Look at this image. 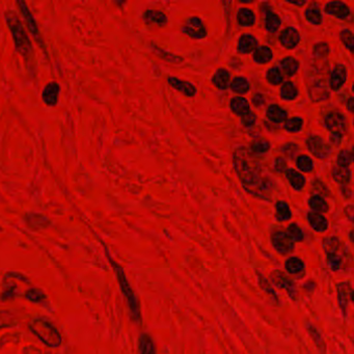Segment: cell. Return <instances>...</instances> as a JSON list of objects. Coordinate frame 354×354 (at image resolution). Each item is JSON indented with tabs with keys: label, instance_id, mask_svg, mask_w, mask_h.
<instances>
[{
	"label": "cell",
	"instance_id": "1",
	"mask_svg": "<svg viewBox=\"0 0 354 354\" xmlns=\"http://www.w3.org/2000/svg\"><path fill=\"white\" fill-rule=\"evenodd\" d=\"M233 165L242 187L250 195L263 200H270L274 183L264 175L263 167L251 158L244 146H238L233 153Z\"/></svg>",
	"mask_w": 354,
	"mask_h": 354
},
{
	"label": "cell",
	"instance_id": "2",
	"mask_svg": "<svg viewBox=\"0 0 354 354\" xmlns=\"http://www.w3.org/2000/svg\"><path fill=\"white\" fill-rule=\"evenodd\" d=\"M30 331L41 342L51 348H58L62 344V335L59 330L43 318H33L29 322Z\"/></svg>",
	"mask_w": 354,
	"mask_h": 354
},
{
	"label": "cell",
	"instance_id": "3",
	"mask_svg": "<svg viewBox=\"0 0 354 354\" xmlns=\"http://www.w3.org/2000/svg\"><path fill=\"white\" fill-rule=\"evenodd\" d=\"M110 263H111V265H113V267H114V269L116 271L121 291H122V293L125 296V299L127 301V305H128L129 310H130V313H131L133 319L135 321L139 322L140 319H141V316H140V308H139L137 297H136L134 291L132 290L131 286H130L123 268L119 264H117L113 259H110Z\"/></svg>",
	"mask_w": 354,
	"mask_h": 354
},
{
	"label": "cell",
	"instance_id": "4",
	"mask_svg": "<svg viewBox=\"0 0 354 354\" xmlns=\"http://www.w3.org/2000/svg\"><path fill=\"white\" fill-rule=\"evenodd\" d=\"M7 22L9 24L10 30L12 32L13 39L15 41L16 48L24 57H28L31 52V43L29 36L26 33L25 27L19 20V18L13 12L7 15Z\"/></svg>",
	"mask_w": 354,
	"mask_h": 354
},
{
	"label": "cell",
	"instance_id": "5",
	"mask_svg": "<svg viewBox=\"0 0 354 354\" xmlns=\"http://www.w3.org/2000/svg\"><path fill=\"white\" fill-rule=\"evenodd\" d=\"M182 32L194 40H201L207 36V27L200 18L192 16L185 21L181 28Z\"/></svg>",
	"mask_w": 354,
	"mask_h": 354
},
{
	"label": "cell",
	"instance_id": "6",
	"mask_svg": "<svg viewBox=\"0 0 354 354\" xmlns=\"http://www.w3.org/2000/svg\"><path fill=\"white\" fill-rule=\"evenodd\" d=\"M309 151L317 158L326 159L331 155V146L319 135H310L306 140Z\"/></svg>",
	"mask_w": 354,
	"mask_h": 354
},
{
	"label": "cell",
	"instance_id": "7",
	"mask_svg": "<svg viewBox=\"0 0 354 354\" xmlns=\"http://www.w3.org/2000/svg\"><path fill=\"white\" fill-rule=\"evenodd\" d=\"M324 126L330 133L345 134L348 130V121L339 111H331L324 118Z\"/></svg>",
	"mask_w": 354,
	"mask_h": 354
},
{
	"label": "cell",
	"instance_id": "8",
	"mask_svg": "<svg viewBox=\"0 0 354 354\" xmlns=\"http://www.w3.org/2000/svg\"><path fill=\"white\" fill-rule=\"evenodd\" d=\"M271 242L274 249L282 255L291 252L295 246L294 240L288 235V233L283 231L274 232L271 236Z\"/></svg>",
	"mask_w": 354,
	"mask_h": 354
},
{
	"label": "cell",
	"instance_id": "9",
	"mask_svg": "<svg viewBox=\"0 0 354 354\" xmlns=\"http://www.w3.org/2000/svg\"><path fill=\"white\" fill-rule=\"evenodd\" d=\"M348 78V70L343 64H335L329 74V86L333 90H339L344 86Z\"/></svg>",
	"mask_w": 354,
	"mask_h": 354
},
{
	"label": "cell",
	"instance_id": "10",
	"mask_svg": "<svg viewBox=\"0 0 354 354\" xmlns=\"http://www.w3.org/2000/svg\"><path fill=\"white\" fill-rule=\"evenodd\" d=\"M279 42L286 49H294L300 42V34L295 27H286L279 34Z\"/></svg>",
	"mask_w": 354,
	"mask_h": 354
},
{
	"label": "cell",
	"instance_id": "11",
	"mask_svg": "<svg viewBox=\"0 0 354 354\" xmlns=\"http://www.w3.org/2000/svg\"><path fill=\"white\" fill-rule=\"evenodd\" d=\"M323 248L326 254H340L345 257L349 254L348 247L338 237L334 236L323 239Z\"/></svg>",
	"mask_w": 354,
	"mask_h": 354
},
{
	"label": "cell",
	"instance_id": "12",
	"mask_svg": "<svg viewBox=\"0 0 354 354\" xmlns=\"http://www.w3.org/2000/svg\"><path fill=\"white\" fill-rule=\"evenodd\" d=\"M337 292H338V301H339V306L342 310V312L347 314L348 311V306L351 302V298H352V286L350 283L348 282H343L340 283L337 286Z\"/></svg>",
	"mask_w": 354,
	"mask_h": 354
},
{
	"label": "cell",
	"instance_id": "13",
	"mask_svg": "<svg viewBox=\"0 0 354 354\" xmlns=\"http://www.w3.org/2000/svg\"><path fill=\"white\" fill-rule=\"evenodd\" d=\"M167 82H169L172 87L182 92L186 97L193 98L196 95V87L189 81H185L177 77H169L167 78Z\"/></svg>",
	"mask_w": 354,
	"mask_h": 354
},
{
	"label": "cell",
	"instance_id": "14",
	"mask_svg": "<svg viewBox=\"0 0 354 354\" xmlns=\"http://www.w3.org/2000/svg\"><path fill=\"white\" fill-rule=\"evenodd\" d=\"M324 11L326 14L332 15L334 17L339 18V19H347L351 14L350 8L346 4L341 2L327 3L324 7Z\"/></svg>",
	"mask_w": 354,
	"mask_h": 354
},
{
	"label": "cell",
	"instance_id": "15",
	"mask_svg": "<svg viewBox=\"0 0 354 354\" xmlns=\"http://www.w3.org/2000/svg\"><path fill=\"white\" fill-rule=\"evenodd\" d=\"M309 96L313 102L326 101L330 97V91L323 82H316L309 87Z\"/></svg>",
	"mask_w": 354,
	"mask_h": 354
},
{
	"label": "cell",
	"instance_id": "16",
	"mask_svg": "<svg viewBox=\"0 0 354 354\" xmlns=\"http://www.w3.org/2000/svg\"><path fill=\"white\" fill-rule=\"evenodd\" d=\"M142 19L146 24H154L159 27H163L169 22L167 16L158 10H146L143 15Z\"/></svg>",
	"mask_w": 354,
	"mask_h": 354
},
{
	"label": "cell",
	"instance_id": "17",
	"mask_svg": "<svg viewBox=\"0 0 354 354\" xmlns=\"http://www.w3.org/2000/svg\"><path fill=\"white\" fill-rule=\"evenodd\" d=\"M258 47V39L252 34H243L241 35L238 44H237V50L241 54H249L254 52Z\"/></svg>",
	"mask_w": 354,
	"mask_h": 354
},
{
	"label": "cell",
	"instance_id": "18",
	"mask_svg": "<svg viewBox=\"0 0 354 354\" xmlns=\"http://www.w3.org/2000/svg\"><path fill=\"white\" fill-rule=\"evenodd\" d=\"M232 82V75L227 69H218L212 77V83L218 89H227Z\"/></svg>",
	"mask_w": 354,
	"mask_h": 354
},
{
	"label": "cell",
	"instance_id": "19",
	"mask_svg": "<svg viewBox=\"0 0 354 354\" xmlns=\"http://www.w3.org/2000/svg\"><path fill=\"white\" fill-rule=\"evenodd\" d=\"M332 178L333 180L339 183L340 185H349L352 179V173L350 167L347 166H341V165H337L335 164L332 167Z\"/></svg>",
	"mask_w": 354,
	"mask_h": 354
},
{
	"label": "cell",
	"instance_id": "20",
	"mask_svg": "<svg viewBox=\"0 0 354 354\" xmlns=\"http://www.w3.org/2000/svg\"><path fill=\"white\" fill-rule=\"evenodd\" d=\"M266 117L272 123L279 124L288 120V113L279 105L272 104L269 105L266 110Z\"/></svg>",
	"mask_w": 354,
	"mask_h": 354
},
{
	"label": "cell",
	"instance_id": "21",
	"mask_svg": "<svg viewBox=\"0 0 354 354\" xmlns=\"http://www.w3.org/2000/svg\"><path fill=\"white\" fill-rule=\"evenodd\" d=\"M308 221L313 230L316 232H325L328 228V221L327 219L320 213L316 212H309L308 213Z\"/></svg>",
	"mask_w": 354,
	"mask_h": 354
},
{
	"label": "cell",
	"instance_id": "22",
	"mask_svg": "<svg viewBox=\"0 0 354 354\" xmlns=\"http://www.w3.org/2000/svg\"><path fill=\"white\" fill-rule=\"evenodd\" d=\"M271 277H272L273 283L276 286H278L279 288L285 289L289 294H295L296 293V290H295L293 282L290 281V279L283 272L274 270L272 272V274H271Z\"/></svg>",
	"mask_w": 354,
	"mask_h": 354
},
{
	"label": "cell",
	"instance_id": "23",
	"mask_svg": "<svg viewBox=\"0 0 354 354\" xmlns=\"http://www.w3.org/2000/svg\"><path fill=\"white\" fill-rule=\"evenodd\" d=\"M60 90L61 87L58 83L52 82L49 83L48 85L45 86L43 94H42V98L44 100V102L48 105H55L58 103L59 100V96H60Z\"/></svg>",
	"mask_w": 354,
	"mask_h": 354
},
{
	"label": "cell",
	"instance_id": "24",
	"mask_svg": "<svg viewBox=\"0 0 354 354\" xmlns=\"http://www.w3.org/2000/svg\"><path fill=\"white\" fill-rule=\"evenodd\" d=\"M305 16L306 19L308 20V22H310L313 25H320L323 21V16L320 10V7L318 4H311L306 12H305Z\"/></svg>",
	"mask_w": 354,
	"mask_h": 354
},
{
	"label": "cell",
	"instance_id": "25",
	"mask_svg": "<svg viewBox=\"0 0 354 354\" xmlns=\"http://www.w3.org/2000/svg\"><path fill=\"white\" fill-rule=\"evenodd\" d=\"M252 60L259 65H265L272 61L273 52L268 46H260L252 52Z\"/></svg>",
	"mask_w": 354,
	"mask_h": 354
},
{
	"label": "cell",
	"instance_id": "26",
	"mask_svg": "<svg viewBox=\"0 0 354 354\" xmlns=\"http://www.w3.org/2000/svg\"><path fill=\"white\" fill-rule=\"evenodd\" d=\"M265 13V28L269 32H275L278 30L279 26L282 24V20L273 11L271 8H264Z\"/></svg>",
	"mask_w": 354,
	"mask_h": 354
},
{
	"label": "cell",
	"instance_id": "27",
	"mask_svg": "<svg viewBox=\"0 0 354 354\" xmlns=\"http://www.w3.org/2000/svg\"><path fill=\"white\" fill-rule=\"evenodd\" d=\"M237 22L242 27H250L256 22L255 13L248 8H241L237 13Z\"/></svg>",
	"mask_w": 354,
	"mask_h": 354
},
{
	"label": "cell",
	"instance_id": "28",
	"mask_svg": "<svg viewBox=\"0 0 354 354\" xmlns=\"http://www.w3.org/2000/svg\"><path fill=\"white\" fill-rule=\"evenodd\" d=\"M286 178L295 190L299 191L305 187L306 178L304 177V175H301L299 172H297L296 170L288 169L286 172Z\"/></svg>",
	"mask_w": 354,
	"mask_h": 354
},
{
	"label": "cell",
	"instance_id": "29",
	"mask_svg": "<svg viewBox=\"0 0 354 354\" xmlns=\"http://www.w3.org/2000/svg\"><path fill=\"white\" fill-rule=\"evenodd\" d=\"M230 107L233 113L237 116L244 115L250 110L248 101L243 97H234L230 102Z\"/></svg>",
	"mask_w": 354,
	"mask_h": 354
},
{
	"label": "cell",
	"instance_id": "30",
	"mask_svg": "<svg viewBox=\"0 0 354 354\" xmlns=\"http://www.w3.org/2000/svg\"><path fill=\"white\" fill-rule=\"evenodd\" d=\"M281 71L284 72L286 75L292 77L299 70V62L293 57H286L281 61Z\"/></svg>",
	"mask_w": 354,
	"mask_h": 354
},
{
	"label": "cell",
	"instance_id": "31",
	"mask_svg": "<svg viewBox=\"0 0 354 354\" xmlns=\"http://www.w3.org/2000/svg\"><path fill=\"white\" fill-rule=\"evenodd\" d=\"M18 5H19L21 7V12H22V15L24 16L25 18V21L27 23V27L28 29L32 32L33 35H35V38L36 39H40V36H39V28H38V25H36V22L34 20V18L32 16V14L30 13L29 9L27 8L26 4L24 3H18Z\"/></svg>",
	"mask_w": 354,
	"mask_h": 354
},
{
	"label": "cell",
	"instance_id": "32",
	"mask_svg": "<svg viewBox=\"0 0 354 354\" xmlns=\"http://www.w3.org/2000/svg\"><path fill=\"white\" fill-rule=\"evenodd\" d=\"M309 206L312 209L313 212L316 213H325L328 211V205L326 200L323 198V196L319 194H315L310 197L309 199Z\"/></svg>",
	"mask_w": 354,
	"mask_h": 354
},
{
	"label": "cell",
	"instance_id": "33",
	"mask_svg": "<svg viewBox=\"0 0 354 354\" xmlns=\"http://www.w3.org/2000/svg\"><path fill=\"white\" fill-rule=\"evenodd\" d=\"M292 217L289 204L285 200H278L275 204V218L278 221H287Z\"/></svg>",
	"mask_w": 354,
	"mask_h": 354
},
{
	"label": "cell",
	"instance_id": "34",
	"mask_svg": "<svg viewBox=\"0 0 354 354\" xmlns=\"http://www.w3.org/2000/svg\"><path fill=\"white\" fill-rule=\"evenodd\" d=\"M279 95H281L283 100L293 101L298 97V88L292 81H286L282 83Z\"/></svg>",
	"mask_w": 354,
	"mask_h": 354
},
{
	"label": "cell",
	"instance_id": "35",
	"mask_svg": "<svg viewBox=\"0 0 354 354\" xmlns=\"http://www.w3.org/2000/svg\"><path fill=\"white\" fill-rule=\"evenodd\" d=\"M139 354H156L155 343L146 333H142L139 338Z\"/></svg>",
	"mask_w": 354,
	"mask_h": 354
},
{
	"label": "cell",
	"instance_id": "36",
	"mask_svg": "<svg viewBox=\"0 0 354 354\" xmlns=\"http://www.w3.org/2000/svg\"><path fill=\"white\" fill-rule=\"evenodd\" d=\"M285 268L290 274H298L305 270L306 265L301 259L297 257H291L286 261Z\"/></svg>",
	"mask_w": 354,
	"mask_h": 354
},
{
	"label": "cell",
	"instance_id": "37",
	"mask_svg": "<svg viewBox=\"0 0 354 354\" xmlns=\"http://www.w3.org/2000/svg\"><path fill=\"white\" fill-rule=\"evenodd\" d=\"M230 86H231V89L238 95L246 94V92H248V90L250 88L248 80L242 76H238V77L234 78L232 80Z\"/></svg>",
	"mask_w": 354,
	"mask_h": 354
},
{
	"label": "cell",
	"instance_id": "38",
	"mask_svg": "<svg viewBox=\"0 0 354 354\" xmlns=\"http://www.w3.org/2000/svg\"><path fill=\"white\" fill-rule=\"evenodd\" d=\"M266 79L271 85H279L284 81V75L278 67L270 68L266 73Z\"/></svg>",
	"mask_w": 354,
	"mask_h": 354
},
{
	"label": "cell",
	"instance_id": "39",
	"mask_svg": "<svg viewBox=\"0 0 354 354\" xmlns=\"http://www.w3.org/2000/svg\"><path fill=\"white\" fill-rule=\"evenodd\" d=\"M270 148V143L267 140L254 141L249 146V153L251 155H263L266 154Z\"/></svg>",
	"mask_w": 354,
	"mask_h": 354
},
{
	"label": "cell",
	"instance_id": "40",
	"mask_svg": "<svg viewBox=\"0 0 354 354\" xmlns=\"http://www.w3.org/2000/svg\"><path fill=\"white\" fill-rule=\"evenodd\" d=\"M302 126H304V120L301 118L295 117L292 119H288L285 122L284 128L289 133H297L302 129Z\"/></svg>",
	"mask_w": 354,
	"mask_h": 354
},
{
	"label": "cell",
	"instance_id": "41",
	"mask_svg": "<svg viewBox=\"0 0 354 354\" xmlns=\"http://www.w3.org/2000/svg\"><path fill=\"white\" fill-rule=\"evenodd\" d=\"M298 170L304 173H311L314 170V161L308 155H300L296 158Z\"/></svg>",
	"mask_w": 354,
	"mask_h": 354
},
{
	"label": "cell",
	"instance_id": "42",
	"mask_svg": "<svg viewBox=\"0 0 354 354\" xmlns=\"http://www.w3.org/2000/svg\"><path fill=\"white\" fill-rule=\"evenodd\" d=\"M353 161V153L351 148H344L337 157V165L349 167Z\"/></svg>",
	"mask_w": 354,
	"mask_h": 354
},
{
	"label": "cell",
	"instance_id": "43",
	"mask_svg": "<svg viewBox=\"0 0 354 354\" xmlns=\"http://www.w3.org/2000/svg\"><path fill=\"white\" fill-rule=\"evenodd\" d=\"M343 258L344 256L339 254H326L328 267L333 271H338L343 263Z\"/></svg>",
	"mask_w": 354,
	"mask_h": 354
},
{
	"label": "cell",
	"instance_id": "44",
	"mask_svg": "<svg viewBox=\"0 0 354 354\" xmlns=\"http://www.w3.org/2000/svg\"><path fill=\"white\" fill-rule=\"evenodd\" d=\"M340 38L343 43V45L348 49L350 52H353L354 45H353V32L351 29H343L340 32Z\"/></svg>",
	"mask_w": 354,
	"mask_h": 354
},
{
	"label": "cell",
	"instance_id": "45",
	"mask_svg": "<svg viewBox=\"0 0 354 354\" xmlns=\"http://www.w3.org/2000/svg\"><path fill=\"white\" fill-rule=\"evenodd\" d=\"M17 323L16 317L9 311H0V328L10 327Z\"/></svg>",
	"mask_w": 354,
	"mask_h": 354
},
{
	"label": "cell",
	"instance_id": "46",
	"mask_svg": "<svg viewBox=\"0 0 354 354\" xmlns=\"http://www.w3.org/2000/svg\"><path fill=\"white\" fill-rule=\"evenodd\" d=\"M288 235L297 242H301L305 239V234L297 223H291L288 227Z\"/></svg>",
	"mask_w": 354,
	"mask_h": 354
},
{
	"label": "cell",
	"instance_id": "47",
	"mask_svg": "<svg viewBox=\"0 0 354 354\" xmlns=\"http://www.w3.org/2000/svg\"><path fill=\"white\" fill-rule=\"evenodd\" d=\"M25 298L31 302H40L45 298V294L43 291H41L39 289L31 288V289L26 291Z\"/></svg>",
	"mask_w": 354,
	"mask_h": 354
},
{
	"label": "cell",
	"instance_id": "48",
	"mask_svg": "<svg viewBox=\"0 0 354 354\" xmlns=\"http://www.w3.org/2000/svg\"><path fill=\"white\" fill-rule=\"evenodd\" d=\"M314 55L316 58H325L330 52V47L326 42L318 43L314 46Z\"/></svg>",
	"mask_w": 354,
	"mask_h": 354
},
{
	"label": "cell",
	"instance_id": "49",
	"mask_svg": "<svg viewBox=\"0 0 354 354\" xmlns=\"http://www.w3.org/2000/svg\"><path fill=\"white\" fill-rule=\"evenodd\" d=\"M308 329H309L310 334L312 335V339L314 340L315 344H316L317 346H318L319 348L322 347V349H323V351H324V349H325V344H324V341H323V339H322V337H321L320 332L316 329L315 326H312V325H309V328H308Z\"/></svg>",
	"mask_w": 354,
	"mask_h": 354
},
{
	"label": "cell",
	"instance_id": "50",
	"mask_svg": "<svg viewBox=\"0 0 354 354\" xmlns=\"http://www.w3.org/2000/svg\"><path fill=\"white\" fill-rule=\"evenodd\" d=\"M240 121L244 127H252L257 123V115L254 113V111L249 110L244 115L240 116Z\"/></svg>",
	"mask_w": 354,
	"mask_h": 354
},
{
	"label": "cell",
	"instance_id": "51",
	"mask_svg": "<svg viewBox=\"0 0 354 354\" xmlns=\"http://www.w3.org/2000/svg\"><path fill=\"white\" fill-rule=\"evenodd\" d=\"M273 169L276 173H286L287 172V161L281 157H277L275 159V162H274V165H273Z\"/></svg>",
	"mask_w": 354,
	"mask_h": 354
},
{
	"label": "cell",
	"instance_id": "52",
	"mask_svg": "<svg viewBox=\"0 0 354 354\" xmlns=\"http://www.w3.org/2000/svg\"><path fill=\"white\" fill-rule=\"evenodd\" d=\"M343 134L341 133H330V137H329V142L334 145V146H340L343 140Z\"/></svg>",
	"mask_w": 354,
	"mask_h": 354
},
{
	"label": "cell",
	"instance_id": "53",
	"mask_svg": "<svg viewBox=\"0 0 354 354\" xmlns=\"http://www.w3.org/2000/svg\"><path fill=\"white\" fill-rule=\"evenodd\" d=\"M297 151H298V145L297 144H295L293 146V148H290V143H288V144H286V145H284L282 147V152H284L288 157L294 156L297 153Z\"/></svg>",
	"mask_w": 354,
	"mask_h": 354
},
{
	"label": "cell",
	"instance_id": "54",
	"mask_svg": "<svg viewBox=\"0 0 354 354\" xmlns=\"http://www.w3.org/2000/svg\"><path fill=\"white\" fill-rule=\"evenodd\" d=\"M341 193L345 198H351L352 197V189L349 185H341Z\"/></svg>",
	"mask_w": 354,
	"mask_h": 354
},
{
	"label": "cell",
	"instance_id": "55",
	"mask_svg": "<svg viewBox=\"0 0 354 354\" xmlns=\"http://www.w3.org/2000/svg\"><path fill=\"white\" fill-rule=\"evenodd\" d=\"M252 103L257 106V107H261L262 106L264 103H265V100H264V97L261 95V94H256L254 97H252Z\"/></svg>",
	"mask_w": 354,
	"mask_h": 354
},
{
	"label": "cell",
	"instance_id": "56",
	"mask_svg": "<svg viewBox=\"0 0 354 354\" xmlns=\"http://www.w3.org/2000/svg\"><path fill=\"white\" fill-rule=\"evenodd\" d=\"M345 214H346V216L348 217V219H349L350 221H352V216H353V206H352L351 204L347 205V206L345 207Z\"/></svg>",
	"mask_w": 354,
	"mask_h": 354
},
{
	"label": "cell",
	"instance_id": "57",
	"mask_svg": "<svg viewBox=\"0 0 354 354\" xmlns=\"http://www.w3.org/2000/svg\"><path fill=\"white\" fill-rule=\"evenodd\" d=\"M346 107H347V110L349 111V114H353V98L352 97H349L347 102H346Z\"/></svg>",
	"mask_w": 354,
	"mask_h": 354
},
{
	"label": "cell",
	"instance_id": "58",
	"mask_svg": "<svg viewBox=\"0 0 354 354\" xmlns=\"http://www.w3.org/2000/svg\"><path fill=\"white\" fill-rule=\"evenodd\" d=\"M290 5H293V6H305L307 5V2H300V3H298V2H289Z\"/></svg>",
	"mask_w": 354,
	"mask_h": 354
}]
</instances>
